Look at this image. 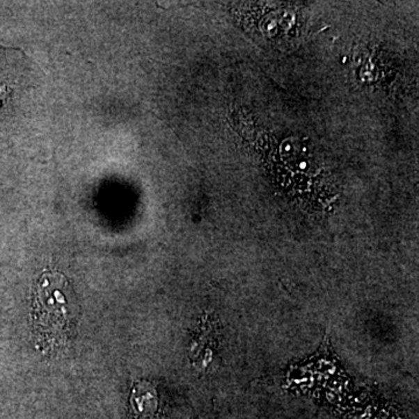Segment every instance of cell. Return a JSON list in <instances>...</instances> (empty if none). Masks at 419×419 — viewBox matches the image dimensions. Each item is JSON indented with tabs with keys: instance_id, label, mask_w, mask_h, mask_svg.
Segmentation results:
<instances>
[{
	"instance_id": "cell-1",
	"label": "cell",
	"mask_w": 419,
	"mask_h": 419,
	"mask_svg": "<svg viewBox=\"0 0 419 419\" xmlns=\"http://www.w3.org/2000/svg\"><path fill=\"white\" fill-rule=\"evenodd\" d=\"M67 278L58 273H43L34 288L33 331L39 348L55 352L65 347L75 326V308Z\"/></svg>"
}]
</instances>
